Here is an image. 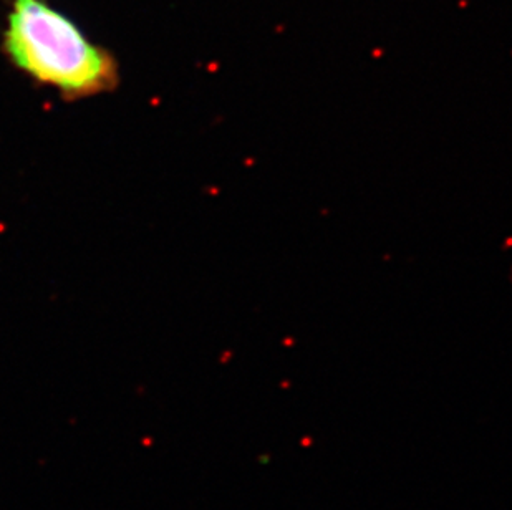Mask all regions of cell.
I'll return each instance as SVG.
<instances>
[{
  "label": "cell",
  "mask_w": 512,
  "mask_h": 510,
  "mask_svg": "<svg viewBox=\"0 0 512 510\" xmlns=\"http://www.w3.org/2000/svg\"><path fill=\"white\" fill-rule=\"evenodd\" d=\"M2 50L12 67L65 100L98 97L120 82L112 53L45 0H12Z\"/></svg>",
  "instance_id": "cell-1"
}]
</instances>
